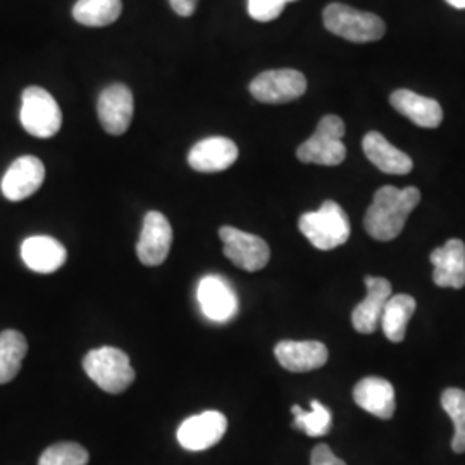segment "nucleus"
Returning a JSON list of instances; mask_svg holds the SVG:
<instances>
[{
	"label": "nucleus",
	"mask_w": 465,
	"mask_h": 465,
	"mask_svg": "<svg viewBox=\"0 0 465 465\" xmlns=\"http://www.w3.org/2000/svg\"><path fill=\"white\" fill-rule=\"evenodd\" d=\"M420 202V192L416 186L400 190L397 186H382L364 217V228L378 242H391L403 232L407 217Z\"/></svg>",
	"instance_id": "f257e3e1"
},
{
	"label": "nucleus",
	"mask_w": 465,
	"mask_h": 465,
	"mask_svg": "<svg viewBox=\"0 0 465 465\" xmlns=\"http://www.w3.org/2000/svg\"><path fill=\"white\" fill-rule=\"evenodd\" d=\"M300 232L319 250H332L347 243L350 221L347 213L332 200H326L316 213L299 219Z\"/></svg>",
	"instance_id": "f03ea898"
},
{
	"label": "nucleus",
	"mask_w": 465,
	"mask_h": 465,
	"mask_svg": "<svg viewBox=\"0 0 465 465\" xmlns=\"http://www.w3.org/2000/svg\"><path fill=\"white\" fill-rule=\"evenodd\" d=\"M84 372L107 393H123L134 381V369L130 357L114 347H100L84 355Z\"/></svg>",
	"instance_id": "7ed1b4c3"
},
{
	"label": "nucleus",
	"mask_w": 465,
	"mask_h": 465,
	"mask_svg": "<svg viewBox=\"0 0 465 465\" xmlns=\"http://www.w3.org/2000/svg\"><path fill=\"white\" fill-rule=\"evenodd\" d=\"M324 26L328 32L338 35L353 44L378 42L386 34V25L381 17L357 11L345 4H330L324 13Z\"/></svg>",
	"instance_id": "20e7f679"
},
{
	"label": "nucleus",
	"mask_w": 465,
	"mask_h": 465,
	"mask_svg": "<svg viewBox=\"0 0 465 465\" xmlns=\"http://www.w3.org/2000/svg\"><path fill=\"white\" fill-rule=\"evenodd\" d=\"M343 134H345V123L341 117L334 114L322 117L317 124L314 134L297 149L299 161L305 164H319V166L341 164L347 157Z\"/></svg>",
	"instance_id": "39448f33"
},
{
	"label": "nucleus",
	"mask_w": 465,
	"mask_h": 465,
	"mask_svg": "<svg viewBox=\"0 0 465 465\" xmlns=\"http://www.w3.org/2000/svg\"><path fill=\"white\" fill-rule=\"evenodd\" d=\"M19 121L32 136L52 138L63 126V113L47 90L28 86L21 97Z\"/></svg>",
	"instance_id": "423d86ee"
},
{
	"label": "nucleus",
	"mask_w": 465,
	"mask_h": 465,
	"mask_svg": "<svg viewBox=\"0 0 465 465\" xmlns=\"http://www.w3.org/2000/svg\"><path fill=\"white\" fill-rule=\"evenodd\" d=\"M249 90L262 104H286L307 92V78L297 69H271L255 76Z\"/></svg>",
	"instance_id": "0eeeda50"
},
{
	"label": "nucleus",
	"mask_w": 465,
	"mask_h": 465,
	"mask_svg": "<svg viewBox=\"0 0 465 465\" xmlns=\"http://www.w3.org/2000/svg\"><path fill=\"white\" fill-rule=\"evenodd\" d=\"M219 238L224 243V255L234 266L255 272L269 264L271 249L261 236L236 230L232 226H223L219 230Z\"/></svg>",
	"instance_id": "6e6552de"
},
{
	"label": "nucleus",
	"mask_w": 465,
	"mask_h": 465,
	"mask_svg": "<svg viewBox=\"0 0 465 465\" xmlns=\"http://www.w3.org/2000/svg\"><path fill=\"white\" fill-rule=\"evenodd\" d=\"M134 100L132 90L124 84H109L97 102L102 128L109 134H126L134 119Z\"/></svg>",
	"instance_id": "1a4fd4ad"
},
{
	"label": "nucleus",
	"mask_w": 465,
	"mask_h": 465,
	"mask_svg": "<svg viewBox=\"0 0 465 465\" xmlns=\"http://www.w3.org/2000/svg\"><path fill=\"white\" fill-rule=\"evenodd\" d=\"M173 245V228L163 213L150 211L143 219L142 232L136 243V253L142 264L155 267L164 264Z\"/></svg>",
	"instance_id": "9d476101"
},
{
	"label": "nucleus",
	"mask_w": 465,
	"mask_h": 465,
	"mask_svg": "<svg viewBox=\"0 0 465 465\" xmlns=\"http://www.w3.org/2000/svg\"><path fill=\"white\" fill-rule=\"evenodd\" d=\"M44 180H45L44 163L35 155H23L5 171L0 188L5 199L11 202H21L36 193L38 188L44 183Z\"/></svg>",
	"instance_id": "9b49d317"
},
{
	"label": "nucleus",
	"mask_w": 465,
	"mask_h": 465,
	"mask_svg": "<svg viewBox=\"0 0 465 465\" xmlns=\"http://www.w3.org/2000/svg\"><path fill=\"white\" fill-rule=\"evenodd\" d=\"M228 430V419L217 411H207L186 419L178 430V441L190 451H202L217 445Z\"/></svg>",
	"instance_id": "f8f14e48"
},
{
	"label": "nucleus",
	"mask_w": 465,
	"mask_h": 465,
	"mask_svg": "<svg viewBox=\"0 0 465 465\" xmlns=\"http://www.w3.org/2000/svg\"><path fill=\"white\" fill-rule=\"evenodd\" d=\"M203 316L214 322H226L238 312V299L230 282L219 276H205L197 290Z\"/></svg>",
	"instance_id": "ddd939ff"
},
{
	"label": "nucleus",
	"mask_w": 465,
	"mask_h": 465,
	"mask_svg": "<svg viewBox=\"0 0 465 465\" xmlns=\"http://www.w3.org/2000/svg\"><path fill=\"white\" fill-rule=\"evenodd\" d=\"M432 282L440 288L460 290L465 286V243L451 238L443 247L432 250Z\"/></svg>",
	"instance_id": "4468645a"
},
{
	"label": "nucleus",
	"mask_w": 465,
	"mask_h": 465,
	"mask_svg": "<svg viewBox=\"0 0 465 465\" xmlns=\"http://www.w3.org/2000/svg\"><path fill=\"white\" fill-rule=\"evenodd\" d=\"M238 159L236 143L226 136L200 140L188 153V164L199 173H219L232 167Z\"/></svg>",
	"instance_id": "2eb2a0df"
},
{
	"label": "nucleus",
	"mask_w": 465,
	"mask_h": 465,
	"mask_svg": "<svg viewBox=\"0 0 465 465\" xmlns=\"http://www.w3.org/2000/svg\"><path fill=\"white\" fill-rule=\"evenodd\" d=\"M367 295L351 312L353 328L362 334H372L380 328L386 302L391 297V282L384 278H366Z\"/></svg>",
	"instance_id": "dca6fc26"
},
{
	"label": "nucleus",
	"mask_w": 465,
	"mask_h": 465,
	"mask_svg": "<svg viewBox=\"0 0 465 465\" xmlns=\"http://www.w3.org/2000/svg\"><path fill=\"white\" fill-rule=\"evenodd\" d=\"M274 355L280 366L290 372H311L328 362L330 351L321 341L284 340L276 345Z\"/></svg>",
	"instance_id": "f3484780"
},
{
	"label": "nucleus",
	"mask_w": 465,
	"mask_h": 465,
	"mask_svg": "<svg viewBox=\"0 0 465 465\" xmlns=\"http://www.w3.org/2000/svg\"><path fill=\"white\" fill-rule=\"evenodd\" d=\"M21 259L38 274H52L64 266L67 252L61 242L52 236H30L21 245Z\"/></svg>",
	"instance_id": "a211bd4d"
},
{
	"label": "nucleus",
	"mask_w": 465,
	"mask_h": 465,
	"mask_svg": "<svg viewBox=\"0 0 465 465\" xmlns=\"http://www.w3.org/2000/svg\"><path fill=\"white\" fill-rule=\"evenodd\" d=\"M353 400L361 409L380 419H391L397 409L393 384L376 376H369L355 384Z\"/></svg>",
	"instance_id": "6ab92c4d"
},
{
	"label": "nucleus",
	"mask_w": 465,
	"mask_h": 465,
	"mask_svg": "<svg viewBox=\"0 0 465 465\" xmlns=\"http://www.w3.org/2000/svg\"><path fill=\"white\" fill-rule=\"evenodd\" d=\"M390 102L401 116L409 117L420 128H438L443 121V109L434 99L419 95L411 90H397L391 94Z\"/></svg>",
	"instance_id": "aec40b11"
},
{
	"label": "nucleus",
	"mask_w": 465,
	"mask_h": 465,
	"mask_svg": "<svg viewBox=\"0 0 465 465\" xmlns=\"http://www.w3.org/2000/svg\"><path fill=\"white\" fill-rule=\"evenodd\" d=\"M362 149L367 159L386 174H409L414 169L412 159L378 132H369L364 136Z\"/></svg>",
	"instance_id": "412c9836"
},
{
	"label": "nucleus",
	"mask_w": 465,
	"mask_h": 465,
	"mask_svg": "<svg viewBox=\"0 0 465 465\" xmlns=\"http://www.w3.org/2000/svg\"><path fill=\"white\" fill-rule=\"evenodd\" d=\"M416 299L405 293L391 295L382 309L380 326L386 338L393 343H400L405 338L407 324L416 312Z\"/></svg>",
	"instance_id": "4be33fe9"
},
{
	"label": "nucleus",
	"mask_w": 465,
	"mask_h": 465,
	"mask_svg": "<svg viewBox=\"0 0 465 465\" xmlns=\"http://www.w3.org/2000/svg\"><path fill=\"white\" fill-rule=\"evenodd\" d=\"M28 343L26 338L15 330L0 332V384L13 381L23 366Z\"/></svg>",
	"instance_id": "5701e85b"
},
{
	"label": "nucleus",
	"mask_w": 465,
	"mask_h": 465,
	"mask_svg": "<svg viewBox=\"0 0 465 465\" xmlns=\"http://www.w3.org/2000/svg\"><path fill=\"white\" fill-rule=\"evenodd\" d=\"M121 11V0H78L73 7V17L84 26L102 28L117 21Z\"/></svg>",
	"instance_id": "b1692460"
},
{
	"label": "nucleus",
	"mask_w": 465,
	"mask_h": 465,
	"mask_svg": "<svg viewBox=\"0 0 465 465\" xmlns=\"http://www.w3.org/2000/svg\"><path fill=\"white\" fill-rule=\"evenodd\" d=\"M292 412H293V428L305 432L311 438L326 436L331 430V412L328 407H324L317 400L311 401L309 412H305L299 405H293Z\"/></svg>",
	"instance_id": "393cba45"
},
{
	"label": "nucleus",
	"mask_w": 465,
	"mask_h": 465,
	"mask_svg": "<svg viewBox=\"0 0 465 465\" xmlns=\"http://www.w3.org/2000/svg\"><path fill=\"white\" fill-rule=\"evenodd\" d=\"M441 407L455 424V434L451 449L455 453L465 451V391L459 388H449L441 395Z\"/></svg>",
	"instance_id": "a878e982"
},
{
	"label": "nucleus",
	"mask_w": 465,
	"mask_h": 465,
	"mask_svg": "<svg viewBox=\"0 0 465 465\" xmlns=\"http://www.w3.org/2000/svg\"><path fill=\"white\" fill-rule=\"evenodd\" d=\"M90 460L88 451L73 441H61L45 450L38 465H86Z\"/></svg>",
	"instance_id": "bb28decb"
},
{
	"label": "nucleus",
	"mask_w": 465,
	"mask_h": 465,
	"mask_svg": "<svg viewBox=\"0 0 465 465\" xmlns=\"http://www.w3.org/2000/svg\"><path fill=\"white\" fill-rule=\"evenodd\" d=\"M286 5V0H249V15L255 21L269 23L280 17Z\"/></svg>",
	"instance_id": "cd10ccee"
},
{
	"label": "nucleus",
	"mask_w": 465,
	"mask_h": 465,
	"mask_svg": "<svg viewBox=\"0 0 465 465\" xmlns=\"http://www.w3.org/2000/svg\"><path fill=\"white\" fill-rule=\"evenodd\" d=\"M311 465H347L341 459H338L332 450L321 443L317 445L316 449L312 450V455H311Z\"/></svg>",
	"instance_id": "c85d7f7f"
},
{
	"label": "nucleus",
	"mask_w": 465,
	"mask_h": 465,
	"mask_svg": "<svg viewBox=\"0 0 465 465\" xmlns=\"http://www.w3.org/2000/svg\"><path fill=\"white\" fill-rule=\"evenodd\" d=\"M169 4L178 16L190 17L195 13L199 0H169Z\"/></svg>",
	"instance_id": "c756f323"
},
{
	"label": "nucleus",
	"mask_w": 465,
	"mask_h": 465,
	"mask_svg": "<svg viewBox=\"0 0 465 465\" xmlns=\"http://www.w3.org/2000/svg\"><path fill=\"white\" fill-rule=\"evenodd\" d=\"M450 5L457 7V9H465V0H447Z\"/></svg>",
	"instance_id": "7c9ffc66"
},
{
	"label": "nucleus",
	"mask_w": 465,
	"mask_h": 465,
	"mask_svg": "<svg viewBox=\"0 0 465 465\" xmlns=\"http://www.w3.org/2000/svg\"><path fill=\"white\" fill-rule=\"evenodd\" d=\"M286 2H297V0H286Z\"/></svg>",
	"instance_id": "2f4dec72"
}]
</instances>
